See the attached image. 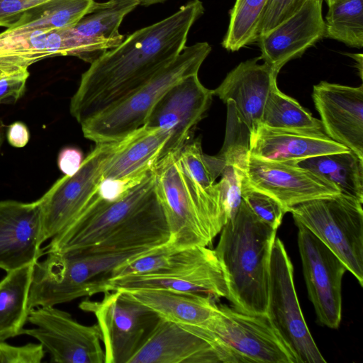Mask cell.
<instances>
[{
	"instance_id": "cell-1",
	"label": "cell",
	"mask_w": 363,
	"mask_h": 363,
	"mask_svg": "<svg viewBox=\"0 0 363 363\" xmlns=\"http://www.w3.org/2000/svg\"><path fill=\"white\" fill-rule=\"evenodd\" d=\"M203 12V3L191 0L102 52L82 74L70 101L71 115L82 125L135 92L182 52Z\"/></svg>"
},
{
	"instance_id": "cell-2",
	"label": "cell",
	"mask_w": 363,
	"mask_h": 363,
	"mask_svg": "<svg viewBox=\"0 0 363 363\" xmlns=\"http://www.w3.org/2000/svg\"><path fill=\"white\" fill-rule=\"evenodd\" d=\"M169 239L153 170L117 201H105L96 192L79 216L52 238L43 251V255L145 251L163 245Z\"/></svg>"
},
{
	"instance_id": "cell-3",
	"label": "cell",
	"mask_w": 363,
	"mask_h": 363,
	"mask_svg": "<svg viewBox=\"0 0 363 363\" xmlns=\"http://www.w3.org/2000/svg\"><path fill=\"white\" fill-rule=\"evenodd\" d=\"M277 230L242 199L235 217L220 231L213 250L223 272L228 300L238 311L254 315L267 313L270 258Z\"/></svg>"
},
{
	"instance_id": "cell-4",
	"label": "cell",
	"mask_w": 363,
	"mask_h": 363,
	"mask_svg": "<svg viewBox=\"0 0 363 363\" xmlns=\"http://www.w3.org/2000/svg\"><path fill=\"white\" fill-rule=\"evenodd\" d=\"M152 250L97 254L48 253L44 260L34 264L28 307L55 306L94 295L115 268Z\"/></svg>"
},
{
	"instance_id": "cell-5",
	"label": "cell",
	"mask_w": 363,
	"mask_h": 363,
	"mask_svg": "<svg viewBox=\"0 0 363 363\" xmlns=\"http://www.w3.org/2000/svg\"><path fill=\"white\" fill-rule=\"evenodd\" d=\"M182 326L202 337L219 363H296L266 314H250L218 303L204 325Z\"/></svg>"
},
{
	"instance_id": "cell-6",
	"label": "cell",
	"mask_w": 363,
	"mask_h": 363,
	"mask_svg": "<svg viewBox=\"0 0 363 363\" xmlns=\"http://www.w3.org/2000/svg\"><path fill=\"white\" fill-rule=\"evenodd\" d=\"M211 50L206 42L186 45L172 62L135 92L82 123L84 137L95 143L117 141L144 125L160 99L182 79L198 74Z\"/></svg>"
},
{
	"instance_id": "cell-7",
	"label": "cell",
	"mask_w": 363,
	"mask_h": 363,
	"mask_svg": "<svg viewBox=\"0 0 363 363\" xmlns=\"http://www.w3.org/2000/svg\"><path fill=\"white\" fill-rule=\"evenodd\" d=\"M179 152L162 157L155 169V189L176 247H208L225 223L193 190Z\"/></svg>"
},
{
	"instance_id": "cell-8",
	"label": "cell",
	"mask_w": 363,
	"mask_h": 363,
	"mask_svg": "<svg viewBox=\"0 0 363 363\" xmlns=\"http://www.w3.org/2000/svg\"><path fill=\"white\" fill-rule=\"evenodd\" d=\"M363 203L340 193L292 207L296 224L308 229L363 285Z\"/></svg>"
},
{
	"instance_id": "cell-9",
	"label": "cell",
	"mask_w": 363,
	"mask_h": 363,
	"mask_svg": "<svg viewBox=\"0 0 363 363\" xmlns=\"http://www.w3.org/2000/svg\"><path fill=\"white\" fill-rule=\"evenodd\" d=\"M130 138V133L120 140L96 143L76 173L57 179L39 199L43 242L65 229L86 207L96 192L106 165Z\"/></svg>"
},
{
	"instance_id": "cell-10",
	"label": "cell",
	"mask_w": 363,
	"mask_h": 363,
	"mask_svg": "<svg viewBox=\"0 0 363 363\" xmlns=\"http://www.w3.org/2000/svg\"><path fill=\"white\" fill-rule=\"evenodd\" d=\"M266 315L296 363L326 362L303 315L294 286L293 265L279 238L275 239L271 253Z\"/></svg>"
},
{
	"instance_id": "cell-11",
	"label": "cell",
	"mask_w": 363,
	"mask_h": 363,
	"mask_svg": "<svg viewBox=\"0 0 363 363\" xmlns=\"http://www.w3.org/2000/svg\"><path fill=\"white\" fill-rule=\"evenodd\" d=\"M104 294L100 301H83L79 308L94 313L97 320L105 363H128L160 317L123 291Z\"/></svg>"
},
{
	"instance_id": "cell-12",
	"label": "cell",
	"mask_w": 363,
	"mask_h": 363,
	"mask_svg": "<svg viewBox=\"0 0 363 363\" xmlns=\"http://www.w3.org/2000/svg\"><path fill=\"white\" fill-rule=\"evenodd\" d=\"M233 164L241 169L244 184L273 197L286 212L301 203L340 193L335 185L295 162L258 158L247 152L238 155Z\"/></svg>"
},
{
	"instance_id": "cell-13",
	"label": "cell",
	"mask_w": 363,
	"mask_h": 363,
	"mask_svg": "<svg viewBox=\"0 0 363 363\" xmlns=\"http://www.w3.org/2000/svg\"><path fill=\"white\" fill-rule=\"evenodd\" d=\"M28 321L35 327L24 328L22 334L38 340L50 354V362L105 363L98 324H81L67 312L54 306L31 309Z\"/></svg>"
},
{
	"instance_id": "cell-14",
	"label": "cell",
	"mask_w": 363,
	"mask_h": 363,
	"mask_svg": "<svg viewBox=\"0 0 363 363\" xmlns=\"http://www.w3.org/2000/svg\"><path fill=\"white\" fill-rule=\"evenodd\" d=\"M296 225L303 277L317 319L321 325L336 329L342 317V280L347 269L308 229Z\"/></svg>"
},
{
	"instance_id": "cell-15",
	"label": "cell",
	"mask_w": 363,
	"mask_h": 363,
	"mask_svg": "<svg viewBox=\"0 0 363 363\" xmlns=\"http://www.w3.org/2000/svg\"><path fill=\"white\" fill-rule=\"evenodd\" d=\"M213 96V90L205 87L195 74L177 82L160 99L144 125L169 133L161 157L179 151L190 140L192 129L203 117Z\"/></svg>"
},
{
	"instance_id": "cell-16",
	"label": "cell",
	"mask_w": 363,
	"mask_h": 363,
	"mask_svg": "<svg viewBox=\"0 0 363 363\" xmlns=\"http://www.w3.org/2000/svg\"><path fill=\"white\" fill-rule=\"evenodd\" d=\"M39 199L0 201V269L6 272L35 264L43 255Z\"/></svg>"
},
{
	"instance_id": "cell-17",
	"label": "cell",
	"mask_w": 363,
	"mask_h": 363,
	"mask_svg": "<svg viewBox=\"0 0 363 363\" xmlns=\"http://www.w3.org/2000/svg\"><path fill=\"white\" fill-rule=\"evenodd\" d=\"M312 96L325 133L363 159V85L322 81Z\"/></svg>"
},
{
	"instance_id": "cell-18",
	"label": "cell",
	"mask_w": 363,
	"mask_h": 363,
	"mask_svg": "<svg viewBox=\"0 0 363 363\" xmlns=\"http://www.w3.org/2000/svg\"><path fill=\"white\" fill-rule=\"evenodd\" d=\"M323 0H308L296 13L257 39L260 60L279 74L289 61L301 57L325 38Z\"/></svg>"
},
{
	"instance_id": "cell-19",
	"label": "cell",
	"mask_w": 363,
	"mask_h": 363,
	"mask_svg": "<svg viewBox=\"0 0 363 363\" xmlns=\"http://www.w3.org/2000/svg\"><path fill=\"white\" fill-rule=\"evenodd\" d=\"M259 57L240 62L231 70L213 94L230 106L250 133L261 123L267 96L278 74Z\"/></svg>"
},
{
	"instance_id": "cell-20",
	"label": "cell",
	"mask_w": 363,
	"mask_h": 363,
	"mask_svg": "<svg viewBox=\"0 0 363 363\" xmlns=\"http://www.w3.org/2000/svg\"><path fill=\"white\" fill-rule=\"evenodd\" d=\"M164 289L209 294L228 299L225 277L218 259L202 265L162 274L130 275L104 281L97 294L120 290Z\"/></svg>"
},
{
	"instance_id": "cell-21",
	"label": "cell",
	"mask_w": 363,
	"mask_h": 363,
	"mask_svg": "<svg viewBox=\"0 0 363 363\" xmlns=\"http://www.w3.org/2000/svg\"><path fill=\"white\" fill-rule=\"evenodd\" d=\"M347 150L323 131L284 130L259 123L249 137L250 155L280 162L297 163L307 158Z\"/></svg>"
},
{
	"instance_id": "cell-22",
	"label": "cell",
	"mask_w": 363,
	"mask_h": 363,
	"mask_svg": "<svg viewBox=\"0 0 363 363\" xmlns=\"http://www.w3.org/2000/svg\"><path fill=\"white\" fill-rule=\"evenodd\" d=\"M140 5L139 0H108L68 28L74 56L91 62L104 51L120 44L125 36L119 27L125 16Z\"/></svg>"
},
{
	"instance_id": "cell-23",
	"label": "cell",
	"mask_w": 363,
	"mask_h": 363,
	"mask_svg": "<svg viewBox=\"0 0 363 363\" xmlns=\"http://www.w3.org/2000/svg\"><path fill=\"white\" fill-rule=\"evenodd\" d=\"M128 363H219L201 337L160 318Z\"/></svg>"
},
{
	"instance_id": "cell-24",
	"label": "cell",
	"mask_w": 363,
	"mask_h": 363,
	"mask_svg": "<svg viewBox=\"0 0 363 363\" xmlns=\"http://www.w3.org/2000/svg\"><path fill=\"white\" fill-rule=\"evenodd\" d=\"M157 315L181 325L203 326L216 313L217 299L209 294L164 289L123 291Z\"/></svg>"
},
{
	"instance_id": "cell-25",
	"label": "cell",
	"mask_w": 363,
	"mask_h": 363,
	"mask_svg": "<svg viewBox=\"0 0 363 363\" xmlns=\"http://www.w3.org/2000/svg\"><path fill=\"white\" fill-rule=\"evenodd\" d=\"M169 137L164 130L146 125L133 131L106 165L102 179H143L154 170Z\"/></svg>"
},
{
	"instance_id": "cell-26",
	"label": "cell",
	"mask_w": 363,
	"mask_h": 363,
	"mask_svg": "<svg viewBox=\"0 0 363 363\" xmlns=\"http://www.w3.org/2000/svg\"><path fill=\"white\" fill-rule=\"evenodd\" d=\"M213 250L204 246L176 247L169 242L115 268L110 278L162 274L196 267L216 259Z\"/></svg>"
},
{
	"instance_id": "cell-27",
	"label": "cell",
	"mask_w": 363,
	"mask_h": 363,
	"mask_svg": "<svg viewBox=\"0 0 363 363\" xmlns=\"http://www.w3.org/2000/svg\"><path fill=\"white\" fill-rule=\"evenodd\" d=\"M34 264L9 272L0 281V341L22 335L30 311L28 295Z\"/></svg>"
},
{
	"instance_id": "cell-28",
	"label": "cell",
	"mask_w": 363,
	"mask_h": 363,
	"mask_svg": "<svg viewBox=\"0 0 363 363\" xmlns=\"http://www.w3.org/2000/svg\"><path fill=\"white\" fill-rule=\"evenodd\" d=\"M296 164L322 177L340 193L363 203V159L352 150L315 156Z\"/></svg>"
},
{
	"instance_id": "cell-29",
	"label": "cell",
	"mask_w": 363,
	"mask_h": 363,
	"mask_svg": "<svg viewBox=\"0 0 363 363\" xmlns=\"http://www.w3.org/2000/svg\"><path fill=\"white\" fill-rule=\"evenodd\" d=\"M261 123L278 129L324 132L321 121L296 100L282 93L277 84L267 96Z\"/></svg>"
},
{
	"instance_id": "cell-30",
	"label": "cell",
	"mask_w": 363,
	"mask_h": 363,
	"mask_svg": "<svg viewBox=\"0 0 363 363\" xmlns=\"http://www.w3.org/2000/svg\"><path fill=\"white\" fill-rule=\"evenodd\" d=\"M325 38L342 42L349 47L363 46V0H325Z\"/></svg>"
},
{
	"instance_id": "cell-31",
	"label": "cell",
	"mask_w": 363,
	"mask_h": 363,
	"mask_svg": "<svg viewBox=\"0 0 363 363\" xmlns=\"http://www.w3.org/2000/svg\"><path fill=\"white\" fill-rule=\"evenodd\" d=\"M269 0H235L230 11V22L222 46L239 50L258 39L262 17Z\"/></svg>"
},
{
	"instance_id": "cell-32",
	"label": "cell",
	"mask_w": 363,
	"mask_h": 363,
	"mask_svg": "<svg viewBox=\"0 0 363 363\" xmlns=\"http://www.w3.org/2000/svg\"><path fill=\"white\" fill-rule=\"evenodd\" d=\"M182 169L191 184L199 192L220 196L218 183L203 154L199 140H190L179 152Z\"/></svg>"
},
{
	"instance_id": "cell-33",
	"label": "cell",
	"mask_w": 363,
	"mask_h": 363,
	"mask_svg": "<svg viewBox=\"0 0 363 363\" xmlns=\"http://www.w3.org/2000/svg\"><path fill=\"white\" fill-rule=\"evenodd\" d=\"M241 196L259 219L278 229L284 215L287 213L278 201L265 193L247 186L242 182Z\"/></svg>"
},
{
	"instance_id": "cell-34",
	"label": "cell",
	"mask_w": 363,
	"mask_h": 363,
	"mask_svg": "<svg viewBox=\"0 0 363 363\" xmlns=\"http://www.w3.org/2000/svg\"><path fill=\"white\" fill-rule=\"evenodd\" d=\"M220 175L221 179L218 183L228 222L235 217L242 201V173L236 165L225 164Z\"/></svg>"
},
{
	"instance_id": "cell-35",
	"label": "cell",
	"mask_w": 363,
	"mask_h": 363,
	"mask_svg": "<svg viewBox=\"0 0 363 363\" xmlns=\"http://www.w3.org/2000/svg\"><path fill=\"white\" fill-rule=\"evenodd\" d=\"M308 0H269L261 26L259 35H264L296 13Z\"/></svg>"
},
{
	"instance_id": "cell-36",
	"label": "cell",
	"mask_w": 363,
	"mask_h": 363,
	"mask_svg": "<svg viewBox=\"0 0 363 363\" xmlns=\"http://www.w3.org/2000/svg\"><path fill=\"white\" fill-rule=\"evenodd\" d=\"M45 350L40 343L13 346L0 341V363H40Z\"/></svg>"
},
{
	"instance_id": "cell-37",
	"label": "cell",
	"mask_w": 363,
	"mask_h": 363,
	"mask_svg": "<svg viewBox=\"0 0 363 363\" xmlns=\"http://www.w3.org/2000/svg\"><path fill=\"white\" fill-rule=\"evenodd\" d=\"M57 0H0V27L9 28L29 11Z\"/></svg>"
},
{
	"instance_id": "cell-38",
	"label": "cell",
	"mask_w": 363,
	"mask_h": 363,
	"mask_svg": "<svg viewBox=\"0 0 363 363\" xmlns=\"http://www.w3.org/2000/svg\"><path fill=\"white\" fill-rule=\"evenodd\" d=\"M28 77V69L0 79V104L16 102L25 92Z\"/></svg>"
},
{
	"instance_id": "cell-39",
	"label": "cell",
	"mask_w": 363,
	"mask_h": 363,
	"mask_svg": "<svg viewBox=\"0 0 363 363\" xmlns=\"http://www.w3.org/2000/svg\"><path fill=\"white\" fill-rule=\"evenodd\" d=\"M84 160L81 150L75 147L62 148L57 156V166L60 170L67 176L76 173Z\"/></svg>"
},
{
	"instance_id": "cell-40",
	"label": "cell",
	"mask_w": 363,
	"mask_h": 363,
	"mask_svg": "<svg viewBox=\"0 0 363 363\" xmlns=\"http://www.w3.org/2000/svg\"><path fill=\"white\" fill-rule=\"evenodd\" d=\"M6 136L11 146L14 147H23L29 142L30 132L24 123L16 121L7 128Z\"/></svg>"
},
{
	"instance_id": "cell-41",
	"label": "cell",
	"mask_w": 363,
	"mask_h": 363,
	"mask_svg": "<svg viewBox=\"0 0 363 363\" xmlns=\"http://www.w3.org/2000/svg\"><path fill=\"white\" fill-rule=\"evenodd\" d=\"M28 69V67L17 60L0 56V79Z\"/></svg>"
},
{
	"instance_id": "cell-42",
	"label": "cell",
	"mask_w": 363,
	"mask_h": 363,
	"mask_svg": "<svg viewBox=\"0 0 363 363\" xmlns=\"http://www.w3.org/2000/svg\"><path fill=\"white\" fill-rule=\"evenodd\" d=\"M350 55L351 57H352L357 65V69L359 72V75L361 79H362V53H357V54H347Z\"/></svg>"
},
{
	"instance_id": "cell-43",
	"label": "cell",
	"mask_w": 363,
	"mask_h": 363,
	"mask_svg": "<svg viewBox=\"0 0 363 363\" xmlns=\"http://www.w3.org/2000/svg\"><path fill=\"white\" fill-rule=\"evenodd\" d=\"M6 125L4 124L3 121L0 119V150L2 146V144L4 140V138L6 136Z\"/></svg>"
},
{
	"instance_id": "cell-44",
	"label": "cell",
	"mask_w": 363,
	"mask_h": 363,
	"mask_svg": "<svg viewBox=\"0 0 363 363\" xmlns=\"http://www.w3.org/2000/svg\"><path fill=\"white\" fill-rule=\"evenodd\" d=\"M166 0H139L140 5L148 6L152 4L163 2Z\"/></svg>"
}]
</instances>
